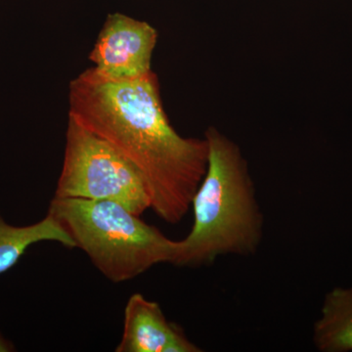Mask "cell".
<instances>
[{"label":"cell","mask_w":352,"mask_h":352,"mask_svg":"<svg viewBox=\"0 0 352 352\" xmlns=\"http://www.w3.org/2000/svg\"><path fill=\"white\" fill-rule=\"evenodd\" d=\"M69 118L138 168L160 219L168 224L184 219L207 173L208 141L182 138L171 126L153 72L109 80L87 69L69 82Z\"/></svg>","instance_id":"obj_1"},{"label":"cell","mask_w":352,"mask_h":352,"mask_svg":"<svg viewBox=\"0 0 352 352\" xmlns=\"http://www.w3.org/2000/svg\"><path fill=\"white\" fill-rule=\"evenodd\" d=\"M206 139L208 170L192 200L191 231L177 241L176 266L201 267L222 256H252L263 242V210L242 153L217 129H208Z\"/></svg>","instance_id":"obj_2"},{"label":"cell","mask_w":352,"mask_h":352,"mask_svg":"<svg viewBox=\"0 0 352 352\" xmlns=\"http://www.w3.org/2000/svg\"><path fill=\"white\" fill-rule=\"evenodd\" d=\"M47 214L113 283L129 281L157 264L175 261L177 241L117 201L54 197Z\"/></svg>","instance_id":"obj_3"},{"label":"cell","mask_w":352,"mask_h":352,"mask_svg":"<svg viewBox=\"0 0 352 352\" xmlns=\"http://www.w3.org/2000/svg\"><path fill=\"white\" fill-rule=\"evenodd\" d=\"M54 197L117 201L136 215L151 208L138 168L107 141L71 118Z\"/></svg>","instance_id":"obj_4"},{"label":"cell","mask_w":352,"mask_h":352,"mask_svg":"<svg viewBox=\"0 0 352 352\" xmlns=\"http://www.w3.org/2000/svg\"><path fill=\"white\" fill-rule=\"evenodd\" d=\"M157 32L144 21L122 13L108 15L89 54L91 69L109 80H134L151 69Z\"/></svg>","instance_id":"obj_5"},{"label":"cell","mask_w":352,"mask_h":352,"mask_svg":"<svg viewBox=\"0 0 352 352\" xmlns=\"http://www.w3.org/2000/svg\"><path fill=\"white\" fill-rule=\"evenodd\" d=\"M117 352H201L180 326L168 321L159 303L134 294L124 308V331Z\"/></svg>","instance_id":"obj_6"},{"label":"cell","mask_w":352,"mask_h":352,"mask_svg":"<svg viewBox=\"0 0 352 352\" xmlns=\"http://www.w3.org/2000/svg\"><path fill=\"white\" fill-rule=\"evenodd\" d=\"M322 316L314 324L315 346L322 352L352 351V288L327 294Z\"/></svg>","instance_id":"obj_7"},{"label":"cell","mask_w":352,"mask_h":352,"mask_svg":"<svg viewBox=\"0 0 352 352\" xmlns=\"http://www.w3.org/2000/svg\"><path fill=\"white\" fill-rule=\"evenodd\" d=\"M43 241L76 248L64 227L50 214L38 223L24 227L9 226L0 217V274L13 267L32 245Z\"/></svg>","instance_id":"obj_8"}]
</instances>
